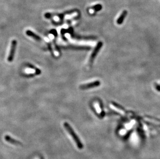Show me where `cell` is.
I'll return each instance as SVG.
<instances>
[{"instance_id":"obj_1","label":"cell","mask_w":160,"mask_h":159,"mask_svg":"<svg viewBox=\"0 0 160 159\" xmlns=\"http://www.w3.org/2000/svg\"><path fill=\"white\" fill-rule=\"evenodd\" d=\"M63 125H64V126L65 129L67 130V132L71 135V137L73 138L74 141L75 142L77 147L79 149H83V148H84V145L81 143L80 139H79L78 136L77 135L76 133L75 132V131H74L73 129L71 128V126L67 122H66L64 123Z\"/></svg>"},{"instance_id":"obj_2","label":"cell","mask_w":160,"mask_h":159,"mask_svg":"<svg viewBox=\"0 0 160 159\" xmlns=\"http://www.w3.org/2000/svg\"><path fill=\"white\" fill-rule=\"evenodd\" d=\"M17 42L16 40H12L11 43L10 52H9V57L7 58V61L9 62H11V61H13L16 49V47H17Z\"/></svg>"},{"instance_id":"obj_3","label":"cell","mask_w":160,"mask_h":159,"mask_svg":"<svg viewBox=\"0 0 160 159\" xmlns=\"http://www.w3.org/2000/svg\"><path fill=\"white\" fill-rule=\"evenodd\" d=\"M103 45V44L102 42H100L99 44H97V46L95 47V49H94V50L93 51V52L92 53L91 57H90V59H89V65H91L92 64V63H93L95 57H96L97 53H99V51L100 50V49L102 48Z\"/></svg>"},{"instance_id":"obj_4","label":"cell","mask_w":160,"mask_h":159,"mask_svg":"<svg viewBox=\"0 0 160 159\" xmlns=\"http://www.w3.org/2000/svg\"><path fill=\"white\" fill-rule=\"evenodd\" d=\"M100 85V81H94L92 82L91 83H88L87 84H84V85H81L80 86V88L82 90L84 89H90L92 88L93 87H97Z\"/></svg>"},{"instance_id":"obj_5","label":"cell","mask_w":160,"mask_h":159,"mask_svg":"<svg viewBox=\"0 0 160 159\" xmlns=\"http://www.w3.org/2000/svg\"><path fill=\"white\" fill-rule=\"evenodd\" d=\"M128 14V11L126 10H124V11L122 12L120 16H119L118 19L117 20V23L119 25L122 24L124 22V20L125 19V18Z\"/></svg>"},{"instance_id":"obj_6","label":"cell","mask_w":160,"mask_h":159,"mask_svg":"<svg viewBox=\"0 0 160 159\" xmlns=\"http://www.w3.org/2000/svg\"><path fill=\"white\" fill-rule=\"evenodd\" d=\"M26 35L28 36L29 37H32V38L36 40V41H41V38L39 37V36L36 35L35 33H34L31 30H26Z\"/></svg>"},{"instance_id":"obj_7","label":"cell","mask_w":160,"mask_h":159,"mask_svg":"<svg viewBox=\"0 0 160 159\" xmlns=\"http://www.w3.org/2000/svg\"><path fill=\"white\" fill-rule=\"evenodd\" d=\"M5 140L8 143H9L11 144H14V145H21V143L18 141L17 140H15L11 137L9 135H5Z\"/></svg>"},{"instance_id":"obj_8","label":"cell","mask_w":160,"mask_h":159,"mask_svg":"<svg viewBox=\"0 0 160 159\" xmlns=\"http://www.w3.org/2000/svg\"><path fill=\"white\" fill-rule=\"evenodd\" d=\"M103 8V6L101 4H96L95 5H93V6L90 7V9L94 10L95 11H100Z\"/></svg>"},{"instance_id":"obj_9","label":"cell","mask_w":160,"mask_h":159,"mask_svg":"<svg viewBox=\"0 0 160 159\" xmlns=\"http://www.w3.org/2000/svg\"><path fill=\"white\" fill-rule=\"evenodd\" d=\"M27 66H28L29 67L32 68L33 69H34L35 70V74L36 75H39V74H41V70H39V69L37 68L36 67H35L32 64H28Z\"/></svg>"},{"instance_id":"obj_10","label":"cell","mask_w":160,"mask_h":159,"mask_svg":"<svg viewBox=\"0 0 160 159\" xmlns=\"http://www.w3.org/2000/svg\"><path fill=\"white\" fill-rule=\"evenodd\" d=\"M48 47H49V50H50V52L52 53V49H51V46H50V44H49V45H48Z\"/></svg>"},{"instance_id":"obj_11","label":"cell","mask_w":160,"mask_h":159,"mask_svg":"<svg viewBox=\"0 0 160 159\" xmlns=\"http://www.w3.org/2000/svg\"></svg>"}]
</instances>
